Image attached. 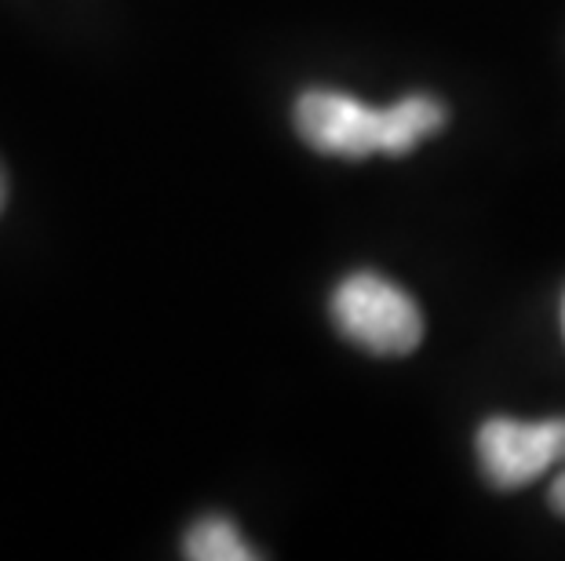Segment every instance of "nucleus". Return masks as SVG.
Here are the masks:
<instances>
[{"label": "nucleus", "instance_id": "nucleus-3", "mask_svg": "<svg viewBox=\"0 0 565 561\" xmlns=\"http://www.w3.org/2000/svg\"><path fill=\"white\" fill-rule=\"evenodd\" d=\"M292 121L299 139L324 158L365 161L376 158V153H387L391 142L387 106L376 110V106L335 88H307L296 99Z\"/></svg>", "mask_w": 565, "mask_h": 561}, {"label": "nucleus", "instance_id": "nucleus-7", "mask_svg": "<svg viewBox=\"0 0 565 561\" xmlns=\"http://www.w3.org/2000/svg\"><path fill=\"white\" fill-rule=\"evenodd\" d=\"M4 201H8V183H4V172H0V212H4Z\"/></svg>", "mask_w": 565, "mask_h": 561}, {"label": "nucleus", "instance_id": "nucleus-2", "mask_svg": "<svg viewBox=\"0 0 565 561\" xmlns=\"http://www.w3.org/2000/svg\"><path fill=\"white\" fill-rule=\"evenodd\" d=\"M475 452L492 488L519 493L540 474L565 463V416H547V420L489 416L475 434Z\"/></svg>", "mask_w": 565, "mask_h": 561}, {"label": "nucleus", "instance_id": "nucleus-1", "mask_svg": "<svg viewBox=\"0 0 565 561\" xmlns=\"http://www.w3.org/2000/svg\"><path fill=\"white\" fill-rule=\"evenodd\" d=\"M332 325L354 346L380 357L413 354L424 339V310L398 281L376 270H354L332 289Z\"/></svg>", "mask_w": 565, "mask_h": 561}, {"label": "nucleus", "instance_id": "nucleus-8", "mask_svg": "<svg viewBox=\"0 0 565 561\" xmlns=\"http://www.w3.org/2000/svg\"><path fill=\"white\" fill-rule=\"evenodd\" d=\"M562 336H565V292H562Z\"/></svg>", "mask_w": 565, "mask_h": 561}, {"label": "nucleus", "instance_id": "nucleus-5", "mask_svg": "<svg viewBox=\"0 0 565 561\" xmlns=\"http://www.w3.org/2000/svg\"><path fill=\"white\" fill-rule=\"evenodd\" d=\"M183 554L190 561H252L259 558L248 547L242 529L226 515H204L186 529Z\"/></svg>", "mask_w": 565, "mask_h": 561}, {"label": "nucleus", "instance_id": "nucleus-6", "mask_svg": "<svg viewBox=\"0 0 565 561\" xmlns=\"http://www.w3.org/2000/svg\"><path fill=\"white\" fill-rule=\"evenodd\" d=\"M547 504H551V510H555V515H562V518H565V471L555 477V485H551Z\"/></svg>", "mask_w": 565, "mask_h": 561}, {"label": "nucleus", "instance_id": "nucleus-4", "mask_svg": "<svg viewBox=\"0 0 565 561\" xmlns=\"http://www.w3.org/2000/svg\"><path fill=\"white\" fill-rule=\"evenodd\" d=\"M387 117H391L387 158H405L408 150H416L419 142L445 128V117H449V110H445V103L435 99V95L413 91V95H402L398 103H391Z\"/></svg>", "mask_w": 565, "mask_h": 561}]
</instances>
